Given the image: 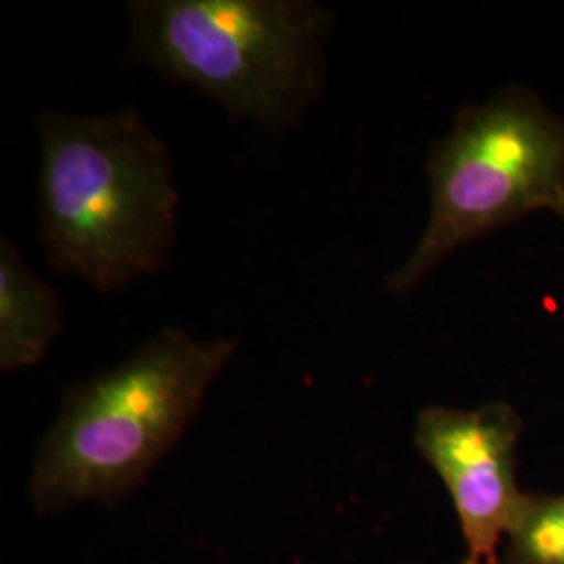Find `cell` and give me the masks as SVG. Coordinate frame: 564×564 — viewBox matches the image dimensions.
I'll use <instances>...</instances> for the list:
<instances>
[{
    "mask_svg": "<svg viewBox=\"0 0 564 564\" xmlns=\"http://www.w3.org/2000/svg\"><path fill=\"white\" fill-rule=\"evenodd\" d=\"M505 564H564V494L527 491L506 538Z\"/></svg>",
    "mask_w": 564,
    "mask_h": 564,
    "instance_id": "obj_7",
    "label": "cell"
},
{
    "mask_svg": "<svg viewBox=\"0 0 564 564\" xmlns=\"http://www.w3.org/2000/svg\"><path fill=\"white\" fill-rule=\"evenodd\" d=\"M431 209L412 253L387 274L408 295L477 239L564 203V118L533 90L508 86L466 105L426 158Z\"/></svg>",
    "mask_w": 564,
    "mask_h": 564,
    "instance_id": "obj_4",
    "label": "cell"
},
{
    "mask_svg": "<svg viewBox=\"0 0 564 564\" xmlns=\"http://www.w3.org/2000/svg\"><path fill=\"white\" fill-rule=\"evenodd\" d=\"M39 220L48 263L102 295L165 268L178 237L172 153L141 111L44 109Z\"/></svg>",
    "mask_w": 564,
    "mask_h": 564,
    "instance_id": "obj_1",
    "label": "cell"
},
{
    "mask_svg": "<svg viewBox=\"0 0 564 564\" xmlns=\"http://www.w3.org/2000/svg\"><path fill=\"white\" fill-rule=\"evenodd\" d=\"M554 216H556V218H561V223L564 224V203L558 207V209H556V214H554Z\"/></svg>",
    "mask_w": 564,
    "mask_h": 564,
    "instance_id": "obj_9",
    "label": "cell"
},
{
    "mask_svg": "<svg viewBox=\"0 0 564 564\" xmlns=\"http://www.w3.org/2000/svg\"><path fill=\"white\" fill-rule=\"evenodd\" d=\"M59 293L23 262L13 241H0V372L41 364L63 330Z\"/></svg>",
    "mask_w": 564,
    "mask_h": 564,
    "instance_id": "obj_6",
    "label": "cell"
},
{
    "mask_svg": "<svg viewBox=\"0 0 564 564\" xmlns=\"http://www.w3.org/2000/svg\"><path fill=\"white\" fill-rule=\"evenodd\" d=\"M241 339H199L165 326L123 360L72 384L42 435L30 470V505L63 514L130 498L172 454Z\"/></svg>",
    "mask_w": 564,
    "mask_h": 564,
    "instance_id": "obj_2",
    "label": "cell"
},
{
    "mask_svg": "<svg viewBox=\"0 0 564 564\" xmlns=\"http://www.w3.org/2000/svg\"><path fill=\"white\" fill-rule=\"evenodd\" d=\"M335 23L316 0H130L126 61L279 134L323 101Z\"/></svg>",
    "mask_w": 564,
    "mask_h": 564,
    "instance_id": "obj_3",
    "label": "cell"
},
{
    "mask_svg": "<svg viewBox=\"0 0 564 564\" xmlns=\"http://www.w3.org/2000/svg\"><path fill=\"white\" fill-rule=\"evenodd\" d=\"M463 564H505L502 561V554H498V556H491V558H464Z\"/></svg>",
    "mask_w": 564,
    "mask_h": 564,
    "instance_id": "obj_8",
    "label": "cell"
},
{
    "mask_svg": "<svg viewBox=\"0 0 564 564\" xmlns=\"http://www.w3.org/2000/svg\"><path fill=\"white\" fill-rule=\"evenodd\" d=\"M524 423L514 405H424L412 442L442 479L456 510L468 558L500 554L527 491L517 477Z\"/></svg>",
    "mask_w": 564,
    "mask_h": 564,
    "instance_id": "obj_5",
    "label": "cell"
}]
</instances>
